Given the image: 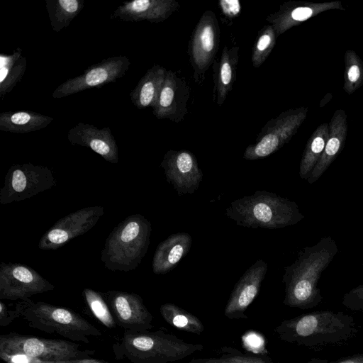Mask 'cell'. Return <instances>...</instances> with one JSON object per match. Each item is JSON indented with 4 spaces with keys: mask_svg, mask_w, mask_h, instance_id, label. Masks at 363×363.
Wrapping results in <instances>:
<instances>
[{
    "mask_svg": "<svg viewBox=\"0 0 363 363\" xmlns=\"http://www.w3.org/2000/svg\"><path fill=\"white\" fill-rule=\"evenodd\" d=\"M337 251L335 241L330 236H326L300 252L296 261L284 269V303L300 308L317 304L321 300L318 280Z\"/></svg>",
    "mask_w": 363,
    "mask_h": 363,
    "instance_id": "6da1fadb",
    "label": "cell"
},
{
    "mask_svg": "<svg viewBox=\"0 0 363 363\" xmlns=\"http://www.w3.org/2000/svg\"><path fill=\"white\" fill-rule=\"evenodd\" d=\"M118 360L131 363H174L203 349L201 344L189 343L162 329L151 332L125 330L113 346Z\"/></svg>",
    "mask_w": 363,
    "mask_h": 363,
    "instance_id": "7a4b0ae2",
    "label": "cell"
},
{
    "mask_svg": "<svg viewBox=\"0 0 363 363\" xmlns=\"http://www.w3.org/2000/svg\"><path fill=\"white\" fill-rule=\"evenodd\" d=\"M225 215L238 225L255 229L281 228L304 218L294 201L264 190L232 201Z\"/></svg>",
    "mask_w": 363,
    "mask_h": 363,
    "instance_id": "3957f363",
    "label": "cell"
},
{
    "mask_svg": "<svg viewBox=\"0 0 363 363\" xmlns=\"http://www.w3.org/2000/svg\"><path fill=\"white\" fill-rule=\"evenodd\" d=\"M151 230L150 222L140 214L130 215L119 223L101 253L105 267L113 272L135 269L147 253Z\"/></svg>",
    "mask_w": 363,
    "mask_h": 363,
    "instance_id": "277c9868",
    "label": "cell"
},
{
    "mask_svg": "<svg viewBox=\"0 0 363 363\" xmlns=\"http://www.w3.org/2000/svg\"><path fill=\"white\" fill-rule=\"evenodd\" d=\"M16 306L33 328L56 333L69 340L89 344V337H99L101 332L76 312L43 301H19Z\"/></svg>",
    "mask_w": 363,
    "mask_h": 363,
    "instance_id": "5b68a950",
    "label": "cell"
},
{
    "mask_svg": "<svg viewBox=\"0 0 363 363\" xmlns=\"http://www.w3.org/2000/svg\"><path fill=\"white\" fill-rule=\"evenodd\" d=\"M79 345L61 339H47L17 333L0 335V352L25 354L45 361L60 362L89 358L91 350H79Z\"/></svg>",
    "mask_w": 363,
    "mask_h": 363,
    "instance_id": "8992f818",
    "label": "cell"
},
{
    "mask_svg": "<svg viewBox=\"0 0 363 363\" xmlns=\"http://www.w3.org/2000/svg\"><path fill=\"white\" fill-rule=\"evenodd\" d=\"M48 167L32 163L16 164L8 170L0 189V204L21 201L56 186Z\"/></svg>",
    "mask_w": 363,
    "mask_h": 363,
    "instance_id": "52a82bcc",
    "label": "cell"
},
{
    "mask_svg": "<svg viewBox=\"0 0 363 363\" xmlns=\"http://www.w3.org/2000/svg\"><path fill=\"white\" fill-rule=\"evenodd\" d=\"M220 44V27L215 13L206 11L195 26L189 41L188 55L195 82L201 84L214 62Z\"/></svg>",
    "mask_w": 363,
    "mask_h": 363,
    "instance_id": "ba28073f",
    "label": "cell"
},
{
    "mask_svg": "<svg viewBox=\"0 0 363 363\" xmlns=\"http://www.w3.org/2000/svg\"><path fill=\"white\" fill-rule=\"evenodd\" d=\"M130 65V60L125 55L106 58L87 67L83 74L67 79L55 89L52 96L54 99H61L115 82L125 74Z\"/></svg>",
    "mask_w": 363,
    "mask_h": 363,
    "instance_id": "9c48e42d",
    "label": "cell"
},
{
    "mask_svg": "<svg viewBox=\"0 0 363 363\" xmlns=\"http://www.w3.org/2000/svg\"><path fill=\"white\" fill-rule=\"evenodd\" d=\"M55 287L29 266L11 262L0 264V300L25 301Z\"/></svg>",
    "mask_w": 363,
    "mask_h": 363,
    "instance_id": "30bf717a",
    "label": "cell"
},
{
    "mask_svg": "<svg viewBox=\"0 0 363 363\" xmlns=\"http://www.w3.org/2000/svg\"><path fill=\"white\" fill-rule=\"evenodd\" d=\"M103 206L82 208L58 220L41 237L38 247L43 250H57L74 238L82 235L96 225L104 215Z\"/></svg>",
    "mask_w": 363,
    "mask_h": 363,
    "instance_id": "8fae6325",
    "label": "cell"
},
{
    "mask_svg": "<svg viewBox=\"0 0 363 363\" xmlns=\"http://www.w3.org/2000/svg\"><path fill=\"white\" fill-rule=\"evenodd\" d=\"M116 323L126 330L143 332L152 328L153 317L138 294L121 291L102 293Z\"/></svg>",
    "mask_w": 363,
    "mask_h": 363,
    "instance_id": "7c38bea8",
    "label": "cell"
},
{
    "mask_svg": "<svg viewBox=\"0 0 363 363\" xmlns=\"http://www.w3.org/2000/svg\"><path fill=\"white\" fill-rule=\"evenodd\" d=\"M167 181L179 196L193 194L199 187L203 172L195 155L186 150L167 151L161 162Z\"/></svg>",
    "mask_w": 363,
    "mask_h": 363,
    "instance_id": "4fadbf2b",
    "label": "cell"
},
{
    "mask_svg": "<svg viewBox=\"0 0 363 363\" xmlns=\"http://www.w3.org/2000/svg\"><path fill=\"white\" fill-rule=\"evenodd\" d=\"M296 122V116L290 113H281L268 121L257 135L255 143L246 147L243 158L256 160L277 151L291 136Z\"/></svg>",
    "mask_w": 363,
    "mask_h": 363,
    "instance_id": "5bb4252c",
    "label": "cell"
},
{
    "mask_svg": "<svg viewBox=\"0 0 363 363\" xmlns=\"http://www.w3.org/2000/svg\"><path fill=\"white\" fill-rule=\"evenodd\" d=\"M191 89L186 81L172 70H167L152 113L157 119L179 123L184 119Z\"/></svg>",
    "mask_w": 363,
    "mask_h": 363,
    "instance_id": "9a60e30c",
    "label": "cell"
},
{
    "mask_svg": "<svg viewBox=\"0 0 363 363\" xmlns=\"http://www.w3.org/2000/svg\"><path fill=\"white\" fill-rule=\"evenodd\" d=\"M268 265L262 259H257L243 274L229 297L224 315L229 319H246L245 311L259 294Z\"/></svg>",
    "mask_w": 363,
    "mask_h": 363,
    "instance_id": "2e32d148",
    "label": "cell"
},
{
    "mask_svg": "<svg viewBox=\"0 0 363 363\" xmlns=\"http://www.w3.org/2000/svg\"><path fill=\"white\" fill-rule=\"evenodd\" d=\"M67 139L72 145L90 148L108 162H118V145L108 127L99 128L79 122L69 130Z\"/></svg>",
    "mask_w": 363,
    "mask_h": 363,
    "instance_id": "e0dca14e",
    "label": "cell"
},
{
    "mask_svg": "<svg viewBox=\"0 0 363 363\" xmlns=\"http://www.w3.org/2000/svg\"><path fill=\"white\" fill-rule=\"evenodd\" d=\"M179 8L175 0H133L125 1L111 14L110 18L124 22L147 21L161 23Z\"/></svg>",
    "mask_w": 363,
    "mask_h": 363,
    "instance_id": "ac0fdd59",
    "label": "cell"
},
{
    "mask_svg": "<svg viewBox=\"0 0 363 363\" xmlns=\"http://www.w3.org/2000/svg\"><path fill=\"white\" fill-rule=\"evenodd\" d=\"M192 239L186 233H178L161 242L152 259V271L164 274L172 271L191 249Z\"/></svg>",
    "mask_w": 363,
    "mask_h": 363,
    "instance_id": "d6986e66",
    "label": "cell"
},
{
    "mask_svg": "<svg viewBox=\"0 0 363 363\" xmlns=\"http://www.w3.org/2000/svg\"><path fill=\"white\" fill-rule=\"evenodd\" d=\"M239 50L238 46H225L220 59L213 62L214 90L219 106L224 103L236 81Z\"/></svg>",
    "mask_w": 363,
    "mask_h": 363,
    "instance_id": "ffe728a7",
    "label": "cell"
},
{
    "mask_svg": "<svg viewBox=\"0 0 363 363\" xmlns=\"http://www.w3.org/2000/svg\"><path fill=\"white\" fill-rule=\"evenodd\" d=\"M167 71L165 67L155 64L139 80L130 93V100L137 108L154 107L164 83Z\"/></svg>",
    "mask_w": 363,
    "mask_h": 363,
    "instance_id": "44dd1931",
    "label": "cell"
},
{
    "mask_svg": "<svg viewBox=\"0 0 363 363\" xmlns=\"http://www.w3.org/2000/svg\"><path fill=\"white\" fill-rule=\"evenodd\" d=\"M54 118L32 111H6L0 114V130L13 133H27L47 127Z\"/></svg>",
    "mask_w": 363,
    "mask_h": 363,
    "instance_id": "7402d4cb",
    "label": "cell"
},
{
    "mask_svg": "<svg viewBox=\"0 0 363 363\" xmlns=\"http://www.w3.org/2000/svg\"><path fill=\"white\" fill-rule=\"evenodd\" d=\"M27 60L18 48L11 54H0V98L10 93L21 81L26 69Z\"/></svg>",
    "mask_w": 363,
    "mask_h": 363,
    "instance_id": "603a6c76",
    "label": "cell"
},
{
    "mask_svg": "<svg viewBox=\"0 0 363 363\" xmlns=\"http://www.w3.org/2000/svg\"><path fill=\"white\" fill-rule=\"evenodd\" d=\"M46 9L52 30L57 33L68 27L84 6L83 0H47Z\"/></svg>",
    "mask_w": 363,
    "mask_h": 363,
    "instance_id": "cb8c5ba5",
    "label": "cell"
},
{
    "mask_svg": "<svg viewBox=\"0 0 363 363\" xmlns=\"http://www.w3.org/2000/svg\"><path fill=\"white\" fill-rule=\"evenodd\" d=\"M160 312L162 318L177 330L200 335L204 330L202 322L194 315L170 303L161 305Z\"/></svg>",
    "mask_w": 363,
    "mask_h": 363,
    "instance_id": "d4e9b609",
    "label": "cell"
},
{
    "mask_svg": "<svg viewBox=\"0 0 363 363\" xmlns=\"http://www.w3.org/2000/svg\"><path fill=\"white\" fill-rule=\"evenodd\" d=\"M219 356L194 358L189 363H277L264 354L243 352L230 346H223L218 350Z\"/></svg>",
    "mask_w": 363,
    "mask_h": 363,
    "instance_id": "484cf974",
    "label": "cell"
},
{
    "mask_svg": "<svg viewBox=\"0 0 363 363\" xmlns=\"http://www.w3.org/2000/svg\"><path fill=\"white\" fill-rule=\"evenodd\" d=\"M82 296L92 314L101 324L109 329L116 328V321L102 293L86 288Z\"/></svg>",
    "mask_w": 363,
    "mask_h": 363,
    "instance_id": "4316f807",
    "label": "cell"
},
{
    "mask_svg": "<svg viewBox=\"0 0 363 363\" xmlns=\"http://www.w3.org/2000/svg\"><path fill=\"white\" fill-rule=\"evenodd\" d=\"M277 33L272 25L264 26L258 33L252 48L251 60L255 68H259L272 51Z\"/></svg>",
    "mask_w": 363,
    "mask_h": 363,
    "instance_id": "83f0119b",
    "label": "cell"
},
{
    "mask_svg": "<svg viewBox=\"0 0 363 363\" xmlns=\"http://www.w3.org/2000/svg\"><path fill=\"white\" fill-rule=\"evenodd\" d=\"M0 358L5 363H84V359L52 362L31 357L25 354H8L2 352H0Z\"/></svg>",
    "mask_w": 363,
    "mask_h": 363,
    "instance_id": "f1b7e54d",
    "label": "cell"
},
{
    "mask_svg": "<svg viewBox=\"0 0 363 363\" xmlns=\"http://www.w3.org/2000/svg\"><path fill=\"white\" fill-rule=\"evenodd\" d=\"M343 303L351 308L363 310V284L357 286L346 294Z\"/></svg>",
    "mask_w": 363,
    "mask_h": 363,
    "instance_id": "f546056e",
    "label": "cell"
},
{
    "mask_svg": "<svg viewBox=\"0 0 363 363\" xmlns=\"http://www.w3.org/2000/svg\"><path fill=\"white\" fill-rule=\"evenodd\" d=\"M223 15L228 19L235 18L241 11L238 0H220L218 2Z\"/></svg>",
    "mask_w": 363,
    "mask_h": 363,
    "instance_id": "4dcf8cb0",
    "label": "cell"
},
{
    "mask_svg": "<svg viewBox=\"0 0 363 363\" xmlns=\"http://www.w3.org/2000/svg\"><path fill=\"white\" fill-rule=\"evenodd\" d=\"M21 317L20 312L16 306L12 310H9L3 302L0 301V326L5 327L11 324L13 320Z\"/></svg>",
    "mask_w": 363,
    "mask_h": 363,
    "instance_id": "1f68e13d",
    "label": "cell"
},
{
    "mask_svg": "<svg viewBox=\"0 0 363 363\" xmlns=\"http://www.w3.org/2000/svg\"><path fill=\"white\" fill-rule=\"evenodd\" d=\"M359 67L357 65L352 66L348 72L349 79L352 82H355L359 78Z\"/></svg>",
    "mask_w": 363,
    "mask_h": 363,
    "instance_id": "d6a6232c",
    "label": "cell"
},
{
    "mask_svg": "<svg viewBox=\"0 0 363 363\" xmlns=\"http://www.w3.org/2000/svg\"><path fill=\"white\" fill-rule=\"evenodd\" d=\"M342 363H363V361L362 360H349V361H346V362H342Z\"/></svg>",
    "mask_w": 363,
    "mask_h": 363,
    "instance_id": "836d02e7",
    "label": "cell"
},
{
    "mask_svg": "<svg viewBox=\"0 0 363 363\" xmlns=\"http://www.w3.org/2000/svg\"><path fill=\"white\" fill-rule=\"evenodd\" d=\"M362 266H363V263H362Z\"/></svg>",
    "mask_w": 363,
    "mask_h": 363,
    "instance_id": "e575fe53",
    "label": "cell"
}]
</instances>
